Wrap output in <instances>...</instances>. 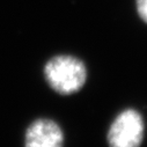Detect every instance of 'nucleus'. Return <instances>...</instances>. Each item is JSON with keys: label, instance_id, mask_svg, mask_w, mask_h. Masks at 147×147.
I'll return each instance as SVG.
<instances>
[{"label": "nucleus", "instance_id": "3", "mask_svg": "<svg viewBox=\"0 0 147 147\" xmlns=\"http://www.w3.org/2000/svg\"><path fill=\"white\" fill-rule=\"evenodd\" d=\"M64 133L60 126L51 121L41 118L29 125L26 131L24 147H63Z\"/></svg>", "mask_w": 147, "mask_h": 147}, {"label": "nucleus", "instance_id": "4", "mask_svg": "<svg viewBox=\"0 0 147 147\" xmlns=\"http://www.w3.org/2000/svg\"><path fill=\"white\" fill-rule=\"evenodd\" d=\"M137 9L140 18L147 23V0H137Z\"/></svg>", "mask_w": 147, "mask_h": 147}, {"label": "nucleus", "instance_id": "2", "mask_svg": "<svg viewBox=\"0 0 147 147\" xmlns=\"http://www.w3.org/2000/svg\"><path fill=\"white\" fill-rule=\"evenodd\" d=\"M144 134L142 116L134 109H126L111 123L107 139L109 147H140Z\"/></svg>", "mask_w": 147, "mask_h": 147}, {"label": "nucleus", "instance_id": "1", "mask_svg": "<svg viewBox=\"0 0 147 147\" xmlns=\"http://www.w3.org/2000/svg\"><path fill=\"white\" fill-rule=\"evenodd\" d=\"M44 77L49 86L60 95L78 93L86 84L87 68L85 64L72 56H57L44 67Z\"/></svg>", "mask_w": 147, "mask_h": 147}]
</instances>
